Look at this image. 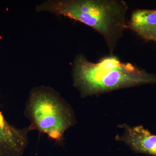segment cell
<instances>
[{
  "instance_id": "1",
  "label": "cell",
  "mask_w": 156,
  "mask_h": 156,
  "mask_svg": "<svg viewBox=\"0 0 156 156\" xmlns=\"http://www.w3.org/2000/svg\"><path fill=\"white\" fill-rule=\"evenodd\" d=\"M128 5L122 0H48L37 5V12L52 13L80 21L103 37L110 55L128 28Z\"/></svg>"
},
{
  "instance_id": "2",
  "label": "cell",
  "mask_w": 156,
  "mask_h": 156,
  "mask_svg": "<svg viewBox=\"0 0 156 156\" xmlns=\"http://www.w3.org/2000/svg\"><path fill=\"white\" fill-rule=\"evenodd\" d=\"M72 76L73 86L83 98L156 83V75L123 62L113 55L93 62L83 54H78L73 63Z\"/></svg>"
},
{
  "instance_id": "3",
  "label": "cell",
  "mask_w": 156,
  "mask_h": 156,
  "mask_svg": "<svg viewBox=\"0 0 156 156\" xmlns=\"http://www.w3.org/2000/svg\"><path fill=\"white\" fill-rule=\"evenodd\" d=\"M24 114L30 122L32 131L46 134L59 146L63 145L66 131L76 123L69 105L56 90L44 86L31 90Z\"/></svg>"
},
{
  "instance_id": "4",
  "label": "cell",
  "mask_w": 156,
  "mask_h": 156,
  "mask_svg": "<svg viewBox=\"0 0 156 156\" xmlns=\"http://www.w3.org/2000/svg\"><path fill=\"white\" fill-rule=\"evenodd\" d=\"M29 126H13L6 119L0 108V156H22L29 144Z\"/></svg>"
},
{
  "instance_id": "5",
  "label": "cell",
  "mask_w": 156,
  "mask_h": 156,
  "mask_svg": "<svg viewBox=\"0 0 156 156\" xmlns=\"http://www.w3.org/2000/svg\"><path fill=\"white\" fill-rule=\"evenodd\" d=\"M124 132L116 137L135 152L156 156V135L142 126L134 127L125 125Z\"/></svg>"
},
{
  "instance_id": "6",
  "label": "cell",
  "mask_w": 156,
  "mask_h": 156,
  "mask_svg": "<svg viewBox=\"0 0 156 156\" xmlns=\"http://www.w3.org/2000/svg\"><path fill=\"white\" fill-rule=\"evenodd\" d=\"M128 28L146 41H156V9H137L131 14Z\"/></svg>"
},
{
  "instance_id": "7",
  "label": "cell",
  "mask_w": 156,
  "mask_h": 156,
  "mask_svg": "<svg viewBox=\"0 0 156 156\" xmlns=\"http://www.w3.org/2000/svg\"><path fill=\"white\" fill-rule=\"evenodd\" d=\"M155 43H156V41Z\"/></svg>"
}]
</instances>
